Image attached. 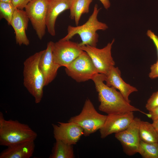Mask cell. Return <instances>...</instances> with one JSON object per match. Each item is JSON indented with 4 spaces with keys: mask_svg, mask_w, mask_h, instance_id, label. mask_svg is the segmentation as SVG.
<instances>
[{
    "mask_svg": "<svg viewBox=\"0 0 158 158\" xmlns=\"http://www.w3.org/2000/svg\"><path fill=\"white\" fill-rule=\"evenodd\" d=\"M106 75L97 73L92 78L98 92L100 104L99 109L108 114L141 111L127 102L120 92L104 84Z\"/></svg>",
    "mask_w": 158,
    "mask_h": 158,
    "instance_id": "1",
    "label": "cell"
},
{
    "mask_svg": "<svg viewBox=\"0 0 158 158\" xmlns=\"http://www.w3.org/2000/svg\"><path fill=\"white\" fill-rule=\"evenodd\" d=\"M37 133L27 124L16 120L5 119L0 112V145L8 147L28 141H34Z\"/></svg>",
    "mask_w": 158,
    "mask_h": 158,
    "instance_id": "2",
    "label": "cell"
},
{
    "mask_svg": "<svg viewBox=\"0 0 158 158\" xmlns=\"http://www.w3.org/2000/svg\"><path fill=\"white\" fill-rule=\"evenodd\" d=\"M43 51L35 53L27 58L23 63V85L37 104L42 100L45 86L44 77L39 66Z\"/></svg>",
    "mask_w": 158,
    "mask_h": 158,
    "instance_id": "3",
    "label": "cell"
},
{
    "mask_svg": "<svg viewBox=\"0 0 158 158\" xmlns=\"http://www.w3.org/2000/svg\"><path fill=\"white\" fill-rule=\"evenodd\" d=\"M100 8L97 4L95 5L93 12L88 20L83 24L74 27L69 25L67 28V34L61 39L63 40H70L76 35H78L81 42L79 43L80 46L88 45L96 47L98 41V30H104L108 28L105 23L99 22L97 17Z\"/></svg>",
    "mask_w": 158,
    "mask_h": 158,
    "instance_id": "4",
    "label": "cell"
},
{
    "mask_svg": "<svg viewBox=\"0 0 158 158\" xmlns=\"http://www.w3.org/2000/svg\"><path fill=\"white\" fill-rule=\"evenodd\" d=\"M107 116L98 113L91 101L87 99L80 113L71 117L68 121L80 126L83 130V135L87 136L99 130L103 126Z\"/></svg>",
    "mask_w": 158,
    "mask_h": 158,
    "instance_id": "5",
    "label": "cell"
},
{
    "mask_svg": "<svg viewBox=\"0 0 158 158\" xmlns=\"http://www.w3.org/2000/svg\"><path fill=\"white\" fill-rule=\"evenodd\" d=\"M65 71L68 76L78 83L91 80L98 73L90 57L84 51L65 67Z\"/></svg>",
    "mask_w": 158,
    "mask_h": 158,
    "instance_id": "6",
    "label": "cell"
},
{
    "mask_svg": "<svg viewBox=\"0 0 158 158\" xmlns=\"http://www.w3.org/2000/svg\"><path fill=\"white\" fill-rule=\"evenodd\" d=\"M48 2L49 0H31L25 8L27 16L40 40L45 33Z\"/></svg>",
    "mask_w": 158,
    "mask_h": 158,
    "instance_id": "7",
    "label": "cell"
},
{
    "mask_svg": "<svg viewBox=\"0 0 158 158\" xmlns=\"http://www.w3.org/2000/svg\"><path fill=\"white\" fill-rule=\"evenodd\" d=\"M113 39L111 42L102 49L88 45L81 46L91 59L98 73L106 75L114 66L115 63L111 56V49L114 42Z\"/></svg>",
    "mask_w": 158,
    "mask_h": 158,
    "instance_id": "8",
    "label": "cell"
},
{
    "mask_svg": "<svg viewBox=\"0 0 158 158\" xmlns=\"http://www.w3.org/2000/svg\"><path fill=\"white\" fill-rule=\"evenodd\" d=\"M79 43L60 39L53 42L52 54L55 62L61 67H66L83 51Z\"/></svg>",
    "mask_w": 158,
    "mask_h": 158,
    "instance_id": "9",
    "label": "cell"
},
{
    "mask_svg": "<svg viewBox=\"0 0 158 158\" xmlns=\"http://www.w3.org/2000/svg\"><path fill=\"white\" fill-rule=\"evenodd\" d=\"M141 121L140 118H134L127 128L115 134V137L120 142L124 152L128 155H133L138 153L140 141L139 128Z\"/></svg>",
    "mask_w": 158,
    "mask_h": 158,
    "instance_id": "10",
    "label": "cell"
},
{
    "mask_svg": "<svg viewBox=\"0 0 158 158\" xmlns=\"http://www.w3.org/2000/svg\"><path fill=\"white\" fill-rule=\"evenodd\" d=\"M134 118L133 111L108 114L103 126L99 130L101 138H104L110 134H115L125 130Z\"/></svg>",
    "mask_w": 158,
    "mask_h": 158,
    "instance_id": "11",
    "label": "cell"
},
{
    "mask_svg": "<svg viewBox=\"0 0 158 158\" xmlns=\"http://www.w3.org/2000/svg\"><path fill=\"white\" fill-rule=\"evenodd\" d=\"M52 124L53 134L56 140H59L70 145L76 144L83 135V130L80 126L72 122H58Z\"/></svg>",
    "mask_w": 158,
    "mask_h": 158,
    "instance_id": "12",
    "label": "cell"
},
{
    "mask_svg": "<svg viewBox=\"0 0 158 158\" xmlns=\"http://www.w3.org/2000/svg\"><path fill=\"white\" fill-rule=\"evenodd\" d=\"M53 42L47 43L46 49L44 50L40 57L39 66L44 77L45 86L48 85L55 79L58 69L61 67L54 61L52 54Z\"/></svg>",
    "mask_w": 158,
    "mask_h": 158,
    "instance_id": "13",
    "label": "cell"
},
{
    "mask_svg": "<svg viewBox=\"0 0 158 158\" xmlns=\"http://www.w3.org/2000/svg\"><path fill=\"white\" fill-rule=\"evenodd\" d=\"M29 19L25 11L16 9L13 15L11 25L15 33L16 43L20 46L28 45L29 40L26 34Z\"/></svg>",
    "mask_w": 158,
    "mask_h": 158,
    "instance_id": "14",
    "label": "cell"
},
{
    "mask_svg": "<svg viewBox=\"0 0 158 158\" xmlns=\"http://www.w3.org/2000/svg\"><path fill=\"white\" fill-rule=\"evenodd\" d=\"M73 0H49L46 18V28L52 36L56 35L55 25L58 16L63 11L69 9Z\"/></svg>",
    "mask_w": 158,
    "mask_h": 158,
    "instance_id": "15",
    "label": "cell"
},
{
    "mask_svg": "<svg viewBox=\"0 0 158 158\" xmlns=\"http://www.w3.org/2000/svg\"><path fill=\"white\" fill-rule=\"evenodd\" d=\"M106 75V84L119 90L126 100L130 103L129 96L132 92H137V88L126 83L121 77L118 68L113 66Z\"/></svg>",
    "mask_w": 158,
    "mask_h": 158,
    "instance_id": "16",
    "label": "cell"
},
{
    "mask_svg": "<svg viewBox=\"0 0 158 158\" xmlns=\"http://www.w3.org/2000/svg\"><path fill=\"white\" fill-rule=\"evenodd\" d=\"M0 154V158H30L32 156L34 141H28L7 147Z\"/></svg>",
    "mask_w": 158,
    "mask_h": 158,
    "instance_id": "17",
    "label": "cell"
},
{
    "mask_svg": "<svg viewBox=\"0 0 158 158\" xmlns=\"http://www.w3.org/2000/svg\"><path fill=\"white\" fill-rule=\"evenodd\" d=\"M93 0H73L70 10V17L78 26L82 15L89 13V6Z\"/></svg>",
    "mask_w": 158,
    "mask_h": 158,
    "instance_id": "18",
    "label": "cell"
},
{
    "mask_svg": "<svg viewBox=\"0 0 158 158\" xmlns=\"http://www.w3.org/2000/svg\"><path fill=\"white\" fill-rule=\"evenodd\" d=\"M75 156L73 145L59 140H56L49 158H74Z\"/></svg>",
    "mask_w": 158,
    "mask_h": 158,
    "instance_id": "19",
    "label": "cell"
},
{
    "mask_svg": "<svg viewBox=\"0 0 158 158\" xmlns=\"http://www.w3.org/2000/svg\"><path fill=\"white\" fill-rule=\"evenodd\" d=\"M140 140L145 142H158V134L152 123L141 121L139 128Z\"/></svg>",
    "mask_w": 158,
    "mask_h": 158,
    "instance_id": "20",
    "label": "cell"
},
{
    "mask_svg": "<svg viewBox=\"0 0 158 158\" xmlns=\"http://www.w3.org/2000/svg\"><path fill=\"white\" fill-rule=\"evenodd\" d=\"M138 153L143 158H158V142H145L140 140Z\"/></svg>",
    "mask_w": 158,
    "mask_h": 158,
    "instance_id": "21",
    "label": "cell"
},
{
    "mask_svg": "<svg viewBox=\"0 0 158 158\" xmlns=\"http://www.w3.org/2000/svg\"><path fill=\"white\" fill-rule=\"evenodd\" d=\"M16 9L12 3L0 1L1 18H4L7 21L8 24L10 25L13 14Z\"/></svg>",
    "mask_w": 158,
    "mask_h": 158,
    "instance_id": "22",
    "label": "cell"
},
{
    "mask_svg": "<svg viewBox=\"0 0 158 158\" xmlns=\"http://www.w3.org/2000/svg\"><path fill=\"white\" fill-rule=\"evenodd\" d=\"M158 107V91L152 94L147 102L146 109L149 111Z\"/></svg>",
    "mask_w": 158,
    "mask_h": 158,
    "instance_id": "23",
    "label": "cell"
},
{
    "mask_svg": "<svg viewBox=\"0 0 158 158\" xmlns=\"http://www.w3.org/2000/svg\"><path fill=\"white\" fill-rule=\"evenodd\" d=\"M31 0H12V3L16 9L23 10Z\"/></svg>",
    "mask_w": 158,
    "mask_h": 158,
    "instance_id": "24",
    "label": "cell"
},
{
    "mask_svg": "<svg viewBox=\"0 0 158 158\" xmlns=\"http://www.w3.org/2000/svg\"><path fill=\"white\" fill-rule=\"evenodd\" d=\"M149 76L151 79L158 78V59L156 63L151 65Z\"/></svg>",
    "mask_w": 158,
    "mask_h": 158,
    "instance_id": "25",
    "label": "cell"
},
{
    "mask_svg": "<svg viewBox=\"0 0 158 158\" xmlns=\"http://www.w3.org/2000/svg\"><path fill=\"white\" fill-rule=\"evenodd\" d=\"M147 35L154 43L156 47L158 57V37L150 30H148Z\"/></svg>",
    "mask_w": 158,
    "mask_h": 158,
    "instance_id": "26",
    "label": "cell"
},
{
    "mask_svg": "<svg viewBox=\"0 0 158 158\" xmlns=\"http://www.w3.org/2000/svg\"><path fill=\"white\" fill-rule=\"evenodd\" d=\"M145 114L153 121L158 120V107L149 111L148 114Z\"/></svg>",
    "mask_w": 158,
    "mask_h": 158,
    "instance_id": "27",
    "label": "cell"
},
{
    "mask_svg": "<svg viewBox=\"0 0 158 158\" xmlns=\"http://www.w3.org/2000/svg\"><path fill=\"white\" fill-rule=\"evenodd\" d=\"M106 9H108L110 6V3L109 0H99Z\"/></svg>",
    "mask_w": 158,
    "mask_h": 158,
    "instance_id": "28",
    "label": "cell"
},
{
    "mask_svg": "<svg viewBox=\"0 0 158 158\" xmlns=\"http://www.w3.org/2000/svg\"><path fill=\"white\" fill-rule=\"evenodd\" d=\"M152 123L153 127L158 134V120L153 121Z\"/></svg>",
    "mask_w": 158,
    "mask_h": 158,
    "instance_id": "29",
    "label": "cell"
},
{
    "mask_svg": "<svg viewBox=\"0 0 158 158\" xmlns=\"http://www.w3.org/2000/svg\"><path fill=\"white\" fill-rule=\"evenodd\" d=\"M12 0H0V1L5 3H12Z\"/></svg>",
    "mask_w": 158,
    "mask_h": 158,
    "instance_id": "30",
    "label": "cell"
}]
</instances>
